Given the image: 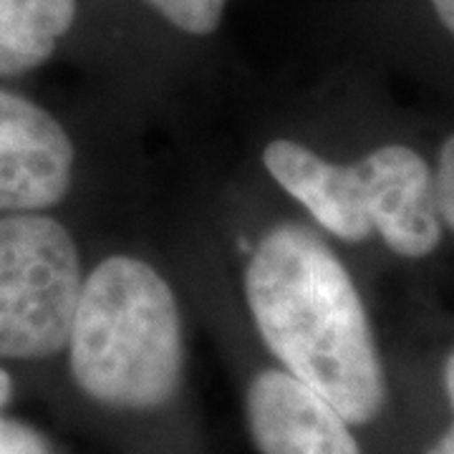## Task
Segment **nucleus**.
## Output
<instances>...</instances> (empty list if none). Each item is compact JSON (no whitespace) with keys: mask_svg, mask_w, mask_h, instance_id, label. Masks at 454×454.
<instances>
[{"mask_svg":"<svg viewBox=\"0 0 454 454\" xmlns=\"http://www.w3.org/2000/svg\"><path fill=\"white\" fill-rule=\"evenodd\" d=\"M245 409L260 454H361L348 422L288 372L258 373Z\"/></svg>","mask_w":454,"mask_h":454,"instance_id":"6","label":"nucleus"},{"mask_svg":"<svg viewBox=\"0 0 454 454\" xmlns=\"http://www.w3.org/2000/svg\"><path fill=\"white\" fill-rule=\"evenodd\" d=\"M76 146L41 104L0 86V212H46L74 182Z\"/></svg>","mask_w":454,"mask_h":454,"instance_id":"4","label":"nucleus"},{"mask_svg":"<svg viewBox=\"0 0 454 454\" xmlns=\"http://www.w3.org/2000/svg\"><path fill=\"white\" fill-rule=\"evenodd\" d=\"M434 187H437L442 223L454 232V134L439 149L437 169H434Z\"/></svg>","mask_w":454,"mask_h":454,"instance_id":"10","label":"nucleus"},{"mask_svg":"<svg viewBox=\"0 0 454 454\" xmlns=\"http://www.w3.org/2000/svg\"><path fill=\"white\" fill-rule=\"evenodd\" d=\"M429 8L442 23V28L454 38V0H429Z\"/></svg>","mask_w":454,"mask_h":454,"instance_id":"12","label":"nucleus"},{"mask_svg":"<svg viewBox=\"0 0 454 454\" xmlns=\"http://www.w3.org/2000/svg\"><path fill=\"white\" fill-rule=\"evenodd\" d=\"M444 391H447V399H450V406H452L454 414V351L447 358V364H444Z\"/></svg>","mask_w":454,"mask_h":454,"instance_id":"14","label":"nucleus"},{"mask_svg":"<svg viewBox=\"0 0 454 454\" xmlns=\"http://www.w3.org/2000/svg\"><path fill=\"white\" fill-rule=\"evenodd\" d=\"M11 391H13V384H11V376L0 369V406L8 404V399H11Z\"/></svg>","mask_w":454,"mask_h":454,"instance_id":"15","label":"nucleus"},{"mask_svg":"<svg viewBox=\"0 0 454 454\" xmlns=\"http://www.w3.org/2000/svg\"><path fill=\"white\" fill-rule=\"evenodd\" d=\"M372 230L399 258L419 260L442 243L434 169L406 145H384L356 160Z\"/></svg>","mask_w":454,"mask_h":454,"instance_id":"5","label":"nucleus"},{"mask_svg":"<svg viewBox=\"0 0 454 454\" xmlns=\"http://www.w3.org/2000/svg\"><path fill=\"white\" fill-rule=\"evenodd\" d=\"M86 396L116 409H157L179 389L184 331L175 288L146 260L109 255L83 276L68 336Z\"/></svg>","mask_w":454,"mask_h":454,"instance_id":"2","label":"nucleus"},{"mask_svg":"<svg viewBox=\"0 0 454 454\" xmlns=\"http://www.w3.org/2000/svg\"><path fill=\"white\" fill-rule=\"evenodd\" d=\"M162 26L187 38H210L220 31L227 0H134Z\"/></svg>","mask_w":454,"mask_h":454,"instance_id":"9","label":"nucleus"},{"mask_svg":"<svg viewBox=\"0 0 454 454\" xmlns=\"http://www.w3.org/2000/svg\"><path fill=\"white\" fill-rule=\"evenodd\" d=\"M427 454H454V422L442 437L427 450Z\"/></svg>","mask_w":454,"mask_h":454,"instance_id":"13","label":"nucleus"},{"mask_svg":"<svg viewBox=\"0 0 454 454\" xmlns=\"http://www.w3.org/2000/svg\"><path fill=\"white\" fill-rule=\"evenodd\" d=\"M245 303L283 372L321 394L348 424L373 422L387 379L372 321L340 258L306 227L283 223L253 247Z\"/></svg>","mask_w":454,"mask_h":454,"instance_id":"1","label":"nucleus"},{"mask_svg":"<svg viewBox=\"0 0 454 454\" xmlns=\"http://www.w3.org/2000/svg\"><path fill=\"white\" fill-rule=\"evenodd\" d=\"M89 0H0V79L43 66L86 18Z\"/></svg>","mask_w":454,"mask_h":454,"instance_id":"8","label":"nucleus"},{"mask_svg":"<svg viewBox=\"0 0 454 454\" xmlns=\"http://www.w3.org/2000/svg\"><path fill=\"white\" fill-rule=\"evenodd\" d=\"M0 454H51L31 427L0 417Z\"/></svg>","mask_w":454,"mask_h":454,"instance_id":"11","label":"nucleus"},{"mask_svg":"<svg viewBox=\"0 0 454 454\" xmlns=\"http://www.w3.org/2000/svg\"><path fill=\"white\" fill-rule=\"evenodd\" d=\"M83 286L79 245L46 212L0 217V358L64 351Z\"/></svg>","mask_w":454,"mask_h":454,"instance_id":"3","label":"nucleus"},{"mask_svg":"<svg viewBox=\"0 0 454 454\" xmlns=\"http://www.w3.org/2000/svg\"><path fill=\"white\" fill-rule=\"evenodd\" d=\"M262 167L328 235L364 243L373 232L356 162H331L295 139H273L262 146Z\"/></svg>","mask_w":454,"mask_h":454,"instance_id":"7","label":"nucleus"}]
</instances>
